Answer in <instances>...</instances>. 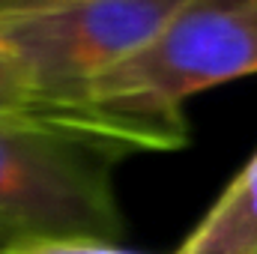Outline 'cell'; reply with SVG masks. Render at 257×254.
I'll list each match as a JSON object with an SVG mask.
<instances>
[{
	"mask_svg": "<svg viewBox=\"0 0 257 254\" xmlns=\"http://www.w3.org/2000/svg\"><path fill=\"white\" fill-rule=\"evenodd\" d=\"M257 72V0H183L128 60L96 78L81 105L144 132L159 153L189 141L183 102Z\"/></svg>",
	"mask_w": 257,
	"mask_h": 254,
	"instance_id": "6da1fadb",
	"label": "cell"
},
{
	"mask_svg": "<svg viewBox=\"0 0 257 254\" xmlns=\"http://www.w3.org/2000/svg\"><path fill=\"white\" fill-rule=\"evenodd\" d=\"M120 159L60 129L0 120V245L63 236L120 242Z\"/></svg>",
	"mask_w": 257,
	"mask_h": 254,
	"instance_id": "7a4b0ae2",
	"label": "cell"
},
{
	"mask_svg": "<svg viewBox=\"0 0 257 254\" xmlns=\"http://www.w3.org/2000/svg\"><path fill=\"white\" fill-rule=\"evenodd\" d=\"M183 0H72L0 21V51L51 108L102 123L81 105L87 87L138 54Z\"/></svg>",
	"mask_w": 257,
	"mask_h": 254,
	"instance_id": "3957f363",
	"label": "cell"
},
{
	"mask_svg": "<svg viewBox=\"0 0 257 254\" xmlns=\"http://www.w3.org/2000/svg\"><path fill=\"white\" fill-rule=\"evenodd\" d=\"M177 254H257V153Z\"/></svg>",
	"mask_w": 257,
	"mask_h": 254,
	"instance_id": "277c9868",
	"label": "cell"
},
{
	"mask_svg": "<svg viewBox=\"0 0 257 254\" xmlns=\"http://www.w3.org/2000/svg\"><path fill=\"white\" fill-rule=\"evenodd\" d=\"M0 120H24V123H42V126L60 129L69 135H78L84 141H93L99 147L114 150L117 156H126L120 150V144L114 141L111 129L87 120V117H75V114H63L51 105H45L18 75V69L6 60V54L0 51Z\"/></svg>",
	"mask_w": 257,
	"mask_h": 254,
	"instance_id": "5b68a950",
	"label": "cell"
},
{
	"mask_svg": "<svg viewBox=\"0 0 257 254\" xmlns=\"http://www.w3.org/2000/svg\"><path fill=\"white\" fill-rule=\"evenodd\" d=\"M0 254H144V251H135V248H126L120 242H108V239L63 236V239L9 242V245H0Z\"/></svg>",
	"mask_w": 257,
	"mask_h": 254,
	"instance_id": "8992f818",
	"label": "cell"
},
{
	"mask_svg": "<svg viewBox=\"0 0 257 254\" xmlns=\"http://www.w3.org/2000/svg\"><path fill=\"white\" fill-rule=\"evenodd\" d=\"M72 0H0V21L15 18V15H30V12H42V9H54Z\"/></svg>",
	"mask_w": 257,
	"mask_h": 254,
	"instance_id": "52a82bcc",
	"label": "cell"
}]
</instances>
